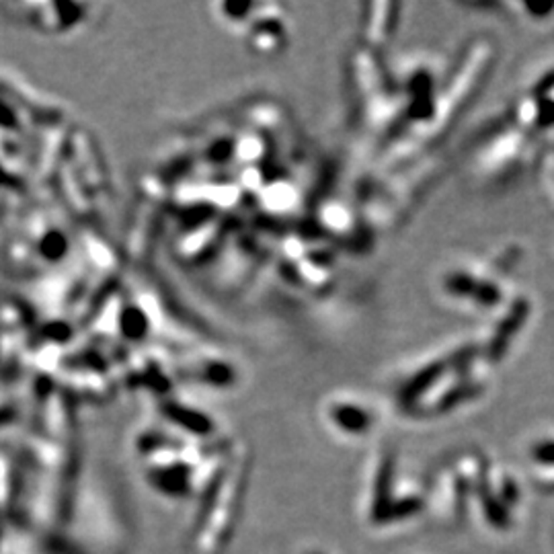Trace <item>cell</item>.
<instances>
[{
  "label": "cell",
  "instance_id": "1",
  "mask_svg": "<svg viewBox=\"0 0 554 554\" xmlns=\"http://www.w3.org/2000/svg\"><path fill=\"white\" fill-rule=\"evenodd\" d=\"M222 30L244 41L249 52L273 58L290 44V21L286 9L271 3H216L209 6Z\"/></svg>",
  "mask_w": 554,
  "mask_h": 554
}]
</instances>
